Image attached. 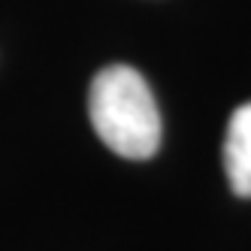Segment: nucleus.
Masks as SVG:
<instances>
[{
	"label": "nucleus",
	"mask_w": 251,
	"mask_h": 251,
	"mask_svg": "<svg viewBox=\"0 0 251 251\" xmlns=\"http://www.w3.org/2000/svg\"><path fill=\"white\" fill-rule=\"evenodd\" d=\"M224 170L236 197H251V103L230 115L224 136Z\"/></svg>",
	"instance_id": "2"
},
{
	"label": "nucleus",
	"mask_w": 251,
	"mask_h": 251,
	"mask_svg": "<svg viewBox=\"0 0 251 251\" xmlns=\"http://www.w3.org/2000/svg\"><path fill=\"white\" fill-rule=\"evenodd\" d=\"M88 115L97 136L127 160H146L160 146V112L151 88L127 64L103 67L94 76Z\"/></svg>",
	"instance_id": "1"
}]
</instances>
